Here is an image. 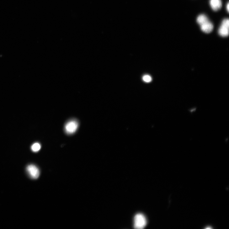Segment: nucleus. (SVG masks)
Returning a JSON list of instances; mask_svg holds the SVG:
<instances>
[{"label": "nucleus", "instance_id": "4", "mask_svg": "<svg viewBox=\"0 0 229 229\" xmlns=\"http://www.w3.org/2000/svg\"><path fill=\"white\" fill-rule=\"evenodd\" d=\"M26 171L31 178L36 179L38 178L40 175V171L39 169L35 165L30 164L26 167Z\"/></svg>", "mask_w": 229, "mask_h": 229}, {"label": "nucleus", "instance_id": "3", "mask_svg": "<svg viewBox=\"0 0 229 229\" xmlns=\"http://www.w3.org/2000/svg\"><path fill=\"white\" fill-rule=\"evenodd\" d=\"M229 19H225L223 20L218 30V33L222 37H227L229 35Z\"/></svg>", "mask_w": 229, "mask_h": 229}, {"label": "nucleus", "instance_id": "8", "mask_svg": "<svg viewBox=\"0 0 229 229\" xmlns=\"http://www.w3.org/2000/svg\"><path fill=\"white\" fill-rule=\"evenodd\" d=\"M41 147V145L39 143H36L32 146L31 149L33 152H37L40 150Z\"/></svg>", "mask_w": 229, "mask_h": 229}, {"label": "nucleus", "instance_id": "1", "mask_svg": "<svg viewBox=\"0 0 229 229\" xmlns=\"http://www.w3.org/2000/svg\"><path fill=\"white\" fill-rule=\"evenodd\" d=\"M134 227L137 229H142L147 224V220L145 216L141 214H137L135 216Z\"/></svg>", "mask_w": 229, "mask_h": 229}, {"label": "nucleus", "instance_id": "5", "mask_svg": "<svg viewBox=\"0 0 229 229\" xmlns=\"http://www.w3.org/2000/svg\"><path fill=\"white\" fill-rule=\"evenodd\" d=\"M201 30L206 33H209L214 29V26L209 20L200 25Z\"/></svg>", "mask_w": 229, "mask_h": 229}, {"label": "nucleus", "instance_id": "2", "mask_svg": "<svg viewBox=\"0 0 229 229\" xmlns=\"http://www.w3.org/2000/svg\"><path fill=\"white\" fill-rule=\"evenodd\" d=\"M78 123L76 120H72L68 122L65 126V131L67 134H72L77 130Z\"/></svg>", "mask_w": 229, "mask_h": 229}, {"label": "nucleus", "instance_id": "9", "mask_svg": "<svg viewBox=\"0 0 229 229\" xmlns=\"http://www.w3.org/2000/svg\"><path fill=\"white\" fill-rule=\"evenodd\" d=\"M143 79L144 81L147 83L150 82L152 80L151 77L150 76L147 75L144 76Z\"/></svg>", "mask_w": 229, "mask_h": 229}, {"label": "nucleus", "instance_id": "7", "mask_svg": "<svg viewBox=\"0 0 229 229\" xmlns=\"http://www.w3.org/2000/svg\"><path fill=\"white\" fill-rule=\"evenodd\" d=\"M208 18L206 16L203 14L199 15L197 18V23L200 26L209 20Z\"/></svg>", "mask_w": 229, "mask_h": 229}, {"label": "nucleus", "instance_id": "6", "mask_svg": "<svg viewBox=\"0 0 229 229\" xmlns=\"http://www.w3.org/2000/svg\"><path fill=\"white\" fill-rule=\"evenodd\" d=\"M209 3L212 9L215 11L219 10L222 6L221 0H210Z\"/></svg>", "mask_w": 229, "mask_h": 229}, {"label": "nucleus", "instance_id": "10", "mask_svg": "<svg viewBox=\"0 0 229 229\" xmlns=\"http://www.w3.org/2000/svg\"><path fill=\"white\" fill-rule=\"evenodd\" d=\"M226 8H227V12H229V3L228 2L227 3V7H226Z\"/></svg>", "mask_w": 229, "mask_h": 229}]
</instances>
